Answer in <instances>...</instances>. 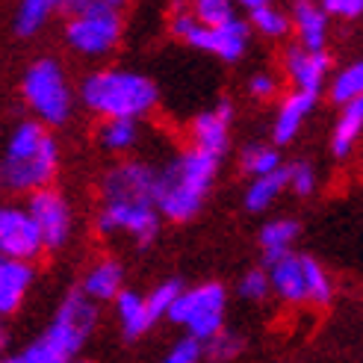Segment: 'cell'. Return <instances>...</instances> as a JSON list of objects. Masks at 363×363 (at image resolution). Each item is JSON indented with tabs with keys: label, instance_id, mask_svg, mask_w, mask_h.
Wrapping results in <instances>:
<instances>
[{
	"label": "cell",
	"instance_id": "cell-17",
	"mask_svg": "<svg viewBox=\"0 0 363 363\" xmlns=\"http://www.w3.org/2000/svg\"><path fill=\"white\" fill-rule=\"evenodd\" d=\"M293 18V33L296 45L307 50H328V33H331V18L322 9V4H311V0H298L289 9Z\"/></svg>",
	"mask_w": 363,
	"mask_h": 363
},
{
	"label": "cell",
	"instance_id": "cell-14",
	"mask_svg": "<svg viewBox=\"0 0 363 363\" xmlns=\"http://www.w3.org/2000/svg\"><path fill=\"white\" fill-rule=\"evenodd\" d=\"M281 65L296 92H311V95H319L322 89H328L334 71V60L328 50H307L301 45H289L284 50Z\"/></svg>",
	"mask_w": 363,
	"mask_h": 363
},
{
	"label": "cell",
	"instance_id": "cell-9",
	"mask_svg": "<svg viewBox=\"0 0 363 363\" xmlns=\"http://www.w3.org/2000/svg\"><path fill=\"white\" fill-rule=\"evenodd\" d=\"M172 33L184 45H189L195 50H207L213 57H219L222 62H240L248 50V42H251V27L242 18H233L230 24L210 30V27L198 24L192 9H177L172 15Z\"/></svg>",
	"mask_w": 363,
	"mask_h": 363
},
{
	"label": "cell",
	"instance_id": "cell-24",
	"mask_svg": "<svg viewBox=\"0 0 363 363\" xmlns=\"http://www.w3.org/2000/svg\"><path fill=\"white\" fill-rule=\"evenodd\" d=\"M284 189H289V172H286V166L278 169L275 174L254 177L248 184V189H245L242 204H245L248 213H263V210H269L284 195Z\"/></svg>",
	"mask_w": 363,
	"mask_h": 363
},
{
	"label": "cell",
	"instance_id": "cell-5",
	"mask_svg": "<svg viewBox=\"0 0 363 363\" xmlns=\"http://www.w3.org/2000/svg\"><path fill=\"white\" fill-rule=\"evenodd\" d=\"M272 296L289 307H328L334 301V278L316 257L293 251L266 266Z\"/></svg>",
	"mask_w": 363,
	"mask_h": 363
},
{
	"label": "cell",
	"instance_id": "cell-28",
	"mask_svg": "<svg viewBox=\"0 0 363 363\" xmlns=\"http://www.w3.org/2000/svg\"><path fill=\"white\" fill-rule=\"evenodd\" d=\"M98 139L106 151H130L133 145L139 142V121H127V118H118V121H104L101 130H98Z\"/></svg>",
	"mask_w": 363,
	"mask_h": 363
},
{
	"label": "cell",
	"instance_id": "cell-11",
	"mask_svg": "<svg viewBox=\"0 0 363 363\" xmlns=\"http://www.w3.org/2000/svg\"><path fill=\"white\" fill-rule=\"evenodd\" d=\"M45 251L42 233L27 207L0 204V257L33 263Z\"/></svg>",
	"mask_w": 363,
	"mask_h": 363
},
{
	"label": "cell",
	"instance_id": "cell-34",
	"mask_svg": "<svg viewBox=\"0 0 363 363\" xmlns=\"http://www.w3.org/2000/svg\"><path fill=\"white\" fill-rule=\"evenodd\" d=\"M204 360V342H198L192 337L177 340L174 346L169 349V354L162 357L160 363H201Z\"/></svg>",
	"mask_w": 363,
	"mask_h": 363
},
{
	"label": "cell",
	"instance_id": "cell-3",
	"mask_svg": "<svg viewBox=\"0 0 363 363\" xmlns=\"http://www.w3.org/2000/svg\"><path fill=\"white\" fill-rule=\"evenodd\" d=\"M80 101L86 104V110H92L104 121H118V118L139 121L157 106L160 92L157 83L139 74V71L104 68L83 80Z\"/></svg>",
	"mask_w": 363,
	"mask_h": 363
},
{
	"label": "cell",
	"instance_id": "cell-29",
	"mask_svg": "<svg viewBox=\"0 0 363 363\" xmlns=\"http://www.w3.org/2000/svg\"><path fill=\"white\" fill-rule=\"evenodd\" d=\"M242 352H245V337L237 334V331H228V328L204 342V357L213 360V363H230V360H237Z\"/></svg>",
	"mask_w": 363,
	"mask_h": 363
},
{
	"label": "cell",
	"instance_id": "cell-7",
	"mask_svg": "<svg viewBox=\"0 0 363 363\" xmlns=\"http://www.w3.org/2000/svg\"><path fill=\"white\" fill-rule=\"evenodd\" d=\"M21 95L33 110L35 121L45 127H60L71 118L74 110V92L68 86V77L62 65L53 57L35 60L21 77Z\"/></svg>",
	"mask_w": 363,
	"mask_h": 363
},
{
	"label": "cell",
	"instance_id": "cell-4",
	"mask_svg": "<svg viewBox=\"0 0 363 363\" xmlns=\"http://www.w3.org/2000/svg\"><path fill=\"white\" fill-rule=\"evenodd\" d=\"M98 325V304L89 298L83 289H74L62 298L50 325L42 331V337L30 342L24 354L33 363H71L74 354L83 349L86 337Z\"/></svg>",
	"mask_w": 363,
	"mask_h": 363
},
{
	"label": "cell",
	"instance_id": "cell-16",
	"mask_svg": "<svg viewBox=\"0 0 363 363\" xmlns=\"http://www.w3.org/2000/svg\"><path fill=\"white\" fill-rule=\"evenodd\" d=\"M316 104H319V95L296 92V89L289 95L281 98L275 121H272V142H275V148H281V145H289V142H293L301 133V127H304L307 116L316 110Z\"/></svg>",
	"mask_w": 363,
	"mask_h": 363
},
{
	"label": "cell",
	"instance_id": "cell-26",
	"mask_svg": "<svg viewBox=\"0 0 363 363\" xmlns=\"http://www.w3.org/2000/svg\"><path fill=\"white\" fill-rule=\"evenodd\" d=\"M53 9H57V4H50V0H24V4H18L15 18H12L15 35H21V39H27V35H35V33H39L50 21Z\"/></svg>",
	"mask_w": 363,
	"mask_h": 363
},
{
	"label": "cell",
	"instance_id": "cell-35",
	"mask_svg": "<svg viewBox=\"0 0 363 363\" xmlns=\"http://www.w3.org/2000/svg\"><path fill=\"white\" fill-rule=\"evenodd\" d=\"M278 92H281V80L269 74V71H257V74L248 77V95L254 101H272L278 98Z\"/></svg>",
	"mask_w": 363,
	"mask_h": 363
},
{
	"label": "cell",
	"instance_id": "cell-20",
	"mask_svg": "<svg viewBox=\"0 0 363 363\" xmlns=\"http://www.w3.org/2000/svg\"><path fill=\"white\" fill-rule=\"evenodd\" d=\"M298 233H301V225L296 219H289V216H281V219L266 222L260 228V233H257V242H260L266 266L286 257V254H293V245L298 240Z\"/></svg>",
	"mask_w": 363,
	"mask_h": 363
},
{
	"label": "cell",
	"instance_id": "cell-37",
	"mask_svg": "<svg viewBox=\"0 0 363 363\" xmlns=\"http://www.w3.org/2000/svg\"><path fill=\"white\" fill-rule=\"evenodd\" d=\"M6 342H9V328H6V319L0 316V352L6 349Z\"/></svg>",
	"mask_w": 363,
	"mask_h": 363
},
{
	"label": "cell",
	"instance_id": "cell-22",
	"mask_svg": "<svg viewBox=\"0 0 363 363\" xmlns=\"http://www.w3.org/2000/svg\"><path fill=\"white\" fill-rule=\"evenodd\" d=\"M242 9L248 15V27L266 35V39H284V35L293 33V18H289V12L269 4V0H245Z\"/></svg>",
	"mask_w": 363,
	"mask_h": 363
},
{
	"label": "cell",
	"instance_id": "cell-15",
	"mask_svg": "<svg viewBox=\"0 0 363 363\" xmlns=\"http://www.w3.org/2000/svg\"><path fill=\"white\" fill-rule=\"evenodd\" d=\"M230 124H233V104L222 98L213 110L198 113L189 121V142L192 148L207 151L213 157H225L228 145H230Z\"/></svg>",
	"mask_w": 363,
	"mask_h": 363
},
{
	"label": "cell",
	"instance_id": "cell-12",
	"mask_svg": "<svg viewBox=\"0 0 363 363\" xmlns=\"http://www.w3.org/2000/svg\"><path fill=\"white\" fill-rule=\"evenodd\" d=\"M160 210L154 204H104L98 213L101 233H127L142 248H148L160 233Z\"/></svg>",
	"mask_w": 363,
	"mask_h": 363
},
{
	"label": "cell",
	"instance_id": "cell-10",
	"mask_svg": "<svg viewBox=\"0 0 363 363\" xmlns=\"http://www.w3.org/2000/svg\"><path fill=\"white\" fill-rule=\"evenodd\" d=\"M104 204H154L157 207V169L142 160H121L106 169L101 180Z\"/></svg>",
	"mask_w": 363,
	"mask_h": 363
},
{
	"label": "cell",
	"instance_id": "cell-21",
	"mask_svg": "<svg viewBox=\"0 0 363 363\" xmlns=\"http://www.w3.org/2000/svg\"><path fill=\"white\" fill-rule=\"evenodd\" d=\"M116 316L121 325V334L127 340H136L157 322L151 307H148V296H139L133 289H124V293L116 298Z\"/></svg>",
	"mask_w": 363,
	"mask_h": 363
},
{
	"label": "cell",
	"instance_id": "cell-31",
	"mask_svg": "<svg viewBox=\"0 0 363 363\" xmlns=\"http://www.w3.org/2000/svg\"><path fill=\"white\" fill-rule=\"evenodd\" d=\"M184 289H186V286L180 284V281H174V278L157 284V286H154V293H148V307H151L154 319L169 316V313H172V307H174V301L180 298V293H184Z\"/></svg>",
	"mask_w": 363,
	"mask_h": 363
},
{
	"label": "cell",
	"instance_id": "cell-18",
	"mask_svg": "<svg viewBox=\"0 0 363 363\" xmlns=\"http://www.w3.org/2000/svg\"><path fill=\"white\" fill-rule=\"evenodd\" d=\"M35 278L33 263L24 260H6L0 257V316H12L24 304L30 286Z\"/></svg>",
	"mask_w": 363,
	"mask_h": 363
},
{
	"label": "cell",
	"instance_id": "cell-8",
	"mask_svg": "<svg viewBox=\"0 0 363 363\" xmlns=\"http://www.w3.org/2000/svg\"><path fill=\"white\" fill-rule=\"evenodd\" d=\"M225 311H228V289L219 281H207L189 286L174 301L169 319L186 331V337L207 342L225 331Z\"/></svg>",
	"mask_w": 363,
	"mask_h": 363
},
{
	"label": "cell",
	"instance_id": "cell-6",
	"mask_svg": "<svg viewBox=\"0 0 363 363\" xmlns=\"http://www.w3.org/2000/svg\"><path fill=\"white\" fill-rule=\"evenodd\" d=\"M124 18L113 0H77L68 4L65 42L83 57H104L121 42Z\"/></svg>",
	"mask_w": 363,
	"mask_h": 363
},
{
	"label": "cell",
	"instance_id": "cell-1",
	"mask_svg": "<svg viewBox=\"0 0 363 363\" xmlns=\"http://www.w3.org/2000/svg\"><path fill=\"white\" fill-rule=\"evenodd\" d=\"M60 169V145L42 121H21L0 154V186L35 195L50 189Z\"/></svg>",
	"mask_w": 363,
	"mask_h": 363
},
{
	"label": "cell",
	"instance_id": "cell-23",
	"mask_svg": "<svg viewBox=\"0 0 363 363\" xmlns=\"http://www.w3.org/2000/svg\"><path fill=\"white\" fill-rule=\"evenodd\" d=\"M360 136H363V101H354L337 113L334 130H331V154L337 160L349 157L354 151V145L360 142Z\"/></svg>",
	"mask_w": 363,
	"mask_h": 363
},
{
	"label": "cell",
	"instance_id": "cell-39",
	"mask_svg": "<svg viewBox=\"0 0 363 363\" xmlns=\"http://www.w3.org/2000/svg\"><path fill=\"white\" fill-rule=\"evenodd\" d=\"M71 363H89V360H71Z\"/></svg>",
	"mask_w": 363,
	"mask_h": 363
},
{
	"label": "cell",
	"instance_id": "cell-19",
	"mask_svg": "<svg viewBox=\"0 0 363 363\" xmlns=\"http://www.w3.org/2000/svg\"><path fill=\"white\" fill-rule=\"evenodd\" d=\"M80 289L95 304L98 301H116L124 293V269H121V263L113 260V257H104V260L92 263L89 272H86Z\"/></svg>",
	"mask_w": 363,
	"mask_h": 363
},
{
	"label": "cell",
	"instance_id": "cell-2",
	"mask_svg": "<svg viewBox=\"0 0 363 363\" xmlns=\"http://www.w3.org/2000/svg\"><path fill=\"white\" fill-rule=\"evenodd\" d=\"M219 174V157L198 148H184L157 169V210L169 222H189L201 213L207 192Z\"/></svg>",
	"mask_w": 363,
	"mask_h": 363
},
{
	"label": "cell",
	"instance_id": "cell-30",
	"mask_svg": "<svg viewBox=\"0 0 363 363\" xmlns=\"http://www.w3.org/2000/svg\"><path fill=\"white\" fill-rule=\"evenodd\" d=\"M192 15L198 18V24L201 27H225L230 24L233 18H237V12H233V4H228V0H195L192 4Z\"/></svg>",
	"mask_w": 363,
	"mask_h": 363
},
{
	"label": "cell",
	"instance_id": "cell-13",
	"mask_svg": "<svg viewBox=\"0 0 363 363\" xmlns=\"http://www.w3.org/2000/svg\"><path fill=\"white\" fill-rule=\"evenodd\" d=\"M27 210L33 216L35 228L42 233V242L48 251H57L68 242L71 237V228H74V216H71V207L65 201V195L60 189H42L30 195Z\"/></svg>",
	"mask_w": 363,
	"mask_h": 363
},
{
	"label": "cell",
	"instance_id": "cell-38",
	"mask_svg": "<svg viewBox=\"0 0 363 363\" xmlns=\"http://www.w3.org/2000/svg\"><path fill=\"white\" fill-rule=\"evenodd\" d=\"M0 363H33V360L21 352V354H12V357H0Z\"/></svg>",
	"mask_w": 363,
	"mask_h": 363
},
{
	"label": "cell",
	"instance_id": "cell-36",
	"mask_svg": "<svg viewBox=\"0 0 363 363\" xmlns=\"http://www.w3.org/2000/svg\"><path fill=\"white\" fill-rule=\"evenodd\" d=\"M322 9L337 21H357L363 18V0H322Z\"/></svg>",
	"mask_w": 363,
	"mask_h": 363
},
{
	"label": "cell",
	"instance_id": "cell-32",
	"mask_svg": "<svg viewBox=\"0 0 363 363\" xmlns=\"http://www.w3.org/2000/svg\"><path fill=\"white\" fill-rule=\"evenodd\" d=\"M237 293L245 301H266L272 296V281L266 269H248L237 284Z\"/></svg>",
	"mask_w": 363,
	"mask_h": 363
},
{
	"label": "cell",
	"instance_id": "cell-33",
	"mask_svg": "<svg viewBox=\"0 0 363 363\" xmlns=\"http://www.w3.org/2000/svg\"><path fill=\"white\" fill-rule=\"evenodd\" d=\"M286 172H289V189H293L298 198H307V195H313V192H316L319 174H316V169H313L307 160L289 162Z\"/></svg>",
	"mask_w": 363,
	"mask_h": 363
},
{
	"label": "cell",
	"instance_id": "cell-27",
	"mask_svg": "<svg viewBox=\"0 0 363 363\" xmlns=\"http://www.w3.org/2000/svg\"><path fill=\"white\" fill-rule=\"evenodd\" d=\"M240 166L245 174L254 177H266V174H275L278 169H284V162H281V154L275 145H263V142H251L245 145V151L240 157Z\"/></svg>",
	"mask_w": 363,
	"mask_h": 363
},
{
	"label": "cell",
	"instance_id": "cell-25",
	"mask_svg": "<svg viewBox=\"0 0 363 363\" xmlns=\"http://www.w3.org/2000/svg\"><path fill=\"white\" fill-rule=\"evenodd\" d=\"M328 101L334 106H349L354 101H363V60L349 62L346 68H340L328 83Z\"/></svg>",
	"mask_w": 363,
	"mask_h": 363
}]
</instances>
